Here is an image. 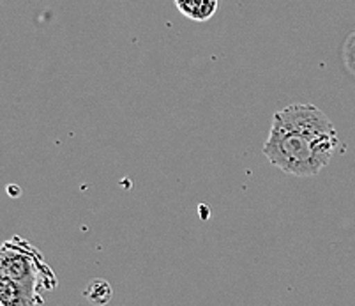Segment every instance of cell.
<instances>
[{
  "label": "cell",
  "instance_id": "277c9868",
  "mask_svg": "<svg viewBox=\"0 0 355 306\" xmlns=\"http://www.w3.org/2000/svg\"><path fill=\"white\" fill-rule=\"evenodd\" d=\"M218 4L219 0H175L180 15L198 24L211 20L218 11Z\"/></svg>",
  "mask_w": 355,
  "mask_h": 306
},
{
  "label": "cell",
  "instance_id": "8992f818",
  "mask_svg": "<svg viewBox=\"0 0 355 306\" xmlns=\"http://www.w3.org/2000/svg\"><path fill=\"white\" fill-rule=\"evenodd\" d=\"M343 60L347 69L355 76V31L350 32L343 44Z\"/></svg>",
  "mask_w": 355,
  "mask_h": 306
},
{
  "label": "cell",
  "instance_id": "6da1fadb",
  "mask_svg": "<svg viewBox=\"0 0 355 306\" xmlns=\"http://www.w3.org/2000/svg\"><path fill=\"white\" fill-rule=\"evenodd\" d=\"M340 147V135L318 106L293 103L272 115L263 156L282 172L295 177L318 176Z\"/></svg>",
  "mask_w": 355,
  "mask_h": 306
},
{
  "label": "cell",
  "instance_id": "5b68a950",
  "mask_svg": "<svg viewBox=\"0 0 355 306\" xmlns=\"http://www.w3.org/2000/svg\"><path fill=\"white\" fill-rule=\"evenodd\" d=\"M87 296L90 303H94V305H106V303L112 301V296H114V289L110 285L108 282L105 280H94V282H90V285L87 287V291L83 292Z\"/></svg>",
  "mask_w": 355,
  "mask_h": 306
},
{
  "label": "cell",
  "instance_id": "7a4b0ae2",
  "mask_svg": "<svg viewBox=\"0 0 355 306\" xmlns=\"http://www.w3.org/2000/svg\"><path fill=\"white\" fill-rule=\"evenodd\" d=\"M0 278L37 287L43 292L57 287V276L44 262L40 250L20 236L6 241L0 250Z\"/></svg>",
  "mask_w": 355,
  "mask_h": 306
},
{
  "label": "cell",
  "instance_id": "3957f363",
  "mask_svg": "<svg viewBox=\"0 0 355 306\" xmlns=\"http://www.w3.org/2000/svg\"><path fill=\"white\" fill-rule=\"evenodd\" d=\"M44 292L37 287L0 278V303L2 306H43Z\"/></svg>",
  "mask_w": 355,
  "mask_h": 306
}]
</instances>
